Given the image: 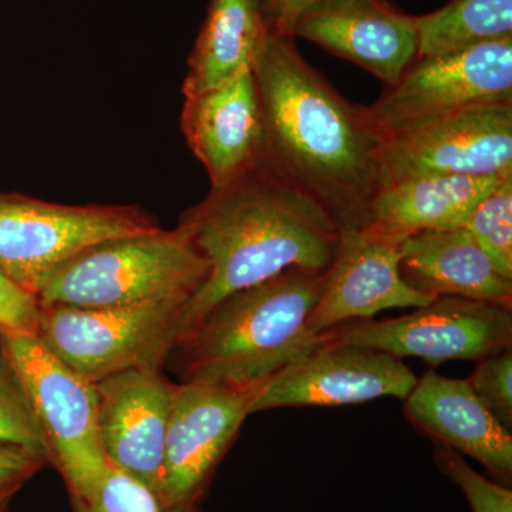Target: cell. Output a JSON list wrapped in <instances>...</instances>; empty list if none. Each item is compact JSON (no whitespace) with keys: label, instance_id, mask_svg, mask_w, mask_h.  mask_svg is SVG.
Here are the masks:
<instances>
[{"label":"cell","instance_id":"cell-21","mask_svg":"<svg viewBox=\"0 0 512 512\" xmlns=\"http://www.w3.org/2000/svg\"><path fill=\"white\" fill-rule=\"evenodd\" d=\"M419 56H439L512 37V0H450L417 16Z\"/></svg>","mask_w":512,"mask_h":512},{"label":"cell","instance_id":"cell-4","mask_svg":"<svg viewBox=\"0 0 512 512\" xmlns=\"http://www.w3.org/2000/svg\"><path fill=\"white\" fill-rule=\"evenodd\" d=\"M210 266L184 229L109 239L57 266L36 293L40 308L97 309L165 299L190 302Z\"/></svg>","mask_w":512,"mask_h":512},{"label":"cell","instance_id":"cell-1","mask_svg":"<svg viewBox=\"0 0 512 512\" xmlns=\"http://www.w3.org/2000/svg\"><path fill=\"white\" fill-rule=\"evenodd\" d=\"M261 103L258 164L311 198L339 228L373 222L383 136L365 106L340 96L295 37L268 33L254 66Z\"/></svg>","mask_w":512,"mask_h":512},{"label":"cell","instance_id":"cell-3","mask_svg":"<svg viewBox=\"0 0 512 512\" xmlns=\"http://www.w3.org/2000/svg\"><path fill=\"white\" fill-rule=\"evenodd\" d=\"M323 281L292 268L225 296L177 339L165 367L180 383L262 386L326 343L308 325Z\"/></svg>","mask_w":512,"mask_h":512},{"label":"cell","instance_id":"cell-30","mask_svg":"<svg viewBox=\"0 0 512 512\" xmlns=\"http://www.w3.org/2000/svg\"><path fill=\"white\" fill-rule=\"evenodd\" d=\"M16 493H3L0 494V512H8L10 501Z\"/></svg>","mask_w":512,"mask_h":512},{"label":"cell","instance_id":"cell-8","mask_svg":"<svg viewBox=\"0 0 512 512\" xmlns=\"http://www.w3.org/2000/svg\"><path fill=\"white\" fill-rule=\"evenodd\" d=\"M505 101H512V37L417 57L367 111L384 138L468 107Z\"/></svg>","mask_w":512,"mask_h":512},{"label":"cell","instance_id":"cell-29","mask_svg":"<svg viewBox=\"0 0 512 512\" xmlns=\"http://www.w3.org/2000/svg\"><path fill=\"white\" fill-rule=\"evenodd\" d=\"M319 0H261L262 13L269 33L292 36L296 20Z\"/></svg>","mask_w":512,"mask_h":512},{"label":"cell","instance_id":"cell-16","mask_svg":"<svg viewBox=\"0 0 512 512\" xmlns=\"http://www.w3.org/2000/svg\"><path fill=\"white\" fill-rule=\"evenodd\" d=\"M181 131L204 165L211 188L224 187L258 164L261 103L252 70L192 96L184 97Z\"/></svg>","mask_w":512,"mask_h":512},{"label":"cell","instance_id":"cell-2","mask_svg":"<svg viewBox=\"0 0 512 512\" xmlns=\"http://www.w3.org/2000/svg\"><path fill=\"white\" fill-rule=\"evenodd\" d=\"M178 227L210 266L207 282L185 308L183 333L225 296L286 269L325 274L340 231L316 202L261 164L211 188L181 214Z\"/></svg>","mask_w":512,"mask_h":512},{"label":"cell","instance_id":"cell-11","mask_svg":"<svg viewBox=\"0 0 512 512\" xmlns=\"http://www.w3.org/2000/svg\"><path fill=\"white\" fill-rule=\"evenodd\" d=\"M383 188L427 175L512 174V101L483 104L384 137Z\"/></svg>","mask_w":512,"mask_h":512},{"label":"cell","instance_id":"cell-13","mask_svg":"<svg viewBox=\"0 0 512 512\" xmlns=\"http://www.w3.org/2000/svg\"><path fill=\"white\" fill-rule=\"evenodd\" d=\"M417 377L403 359L365 346L323 343L262 384L252 414L285 407L346 406L404 400Z\"/></svg>","mask_w":512,"mask_h":512},{"label":"cell","instance_id":"cell-23","mask_svg":"<svg viewBox=\"0 0 512 512\" xmlns=\"http://www.w3.org/2000/svg\"><path fill=\"white\" fill-rule=\"evenodd\" d=\"M464 228L494 265L512 279V175L481 201Z\"/></svg>","mask_w":512,"mask_h":512},{"label":"cell","instance_id":"cell-5","mask_svg":"<svg viewBox=\"0 0 512 512\" xmlns=\"http://www.w3.org/2000/svg\"><path fill=\"white\" fill-rule=\"evenodd\" d=\"M45 436L49 461L73 500L99 493L110 463L101 446L94 383L70 369L36 333L0 332Z\"/></svg>","mask_w":512,"mask_h":512},{"label":"cell","instance_id":"cell-14","mask_svg":"<svg viewBox=\"0 0 512 512\" xmlns=\"http://www.w3.org/2000/svg\"><path fill=\"white\" fill-rule=\"evenodd\" d=\"M101 446L110 466L157 495L175 383L163 367L126 370L94 383Z\"/></svg>","mask_w":512,"mask_h":512},{"label":"cell","instance_id":"cell-17","mask_svg":"<svg viewBox=\"0 0 512 512\" xmlns=\"http://www.w3.org/2000/svg\"><path fill=\"white\" fill-rule=\"evenodd\" d=\"M403 414L431 441L473 457L494 481L511 487V430L478 399L467 379L429 370L403 400Z\"/></svg>","mask_w":512,"mask_h":512},{"label":"cell","instance_id":"cell-12","mask_svg":"<svg viewBox=\"0 0 512 512\" xmlns=\"http://www.w3.org/2000/svg\"><path fill=\"white\" fill-rule=\"evenodd\" d=\"M404 239L377 222L340 228L309 329L323 335L346 323L372 320L387 309L421 308L433 301L400 274Z\"/></svg>","mask_w":512,"mask_h":512},{"label":"cell","instance_id":"cell-24","mask_svg":"<svg viewBox=\"0 0 512 512\" xmlns=\"http://www.w3.org/2000/svg\"><path fill=\"white\" fill-rule=\"evenodd\" d=\"M433 457L441 473L460 487L473 512H512L511 487L483 476L453 448L433 441Z\"/></svg>","mask_w":512,"mask_h":512},{"label":"cell","instance_id":"cell-26","mask_svg":"<svg viewBox=\"0 0 512 512\" xmlns=\"http://www.w3.org/2000/svg\"><path fill=\"white\" fill-rule=\"evenodd\" d=\"M478 365L468 377L473 392L477 394L498 421L512 429V348L478 360Z\"/></svg>","mask_w":512,"mask_h":512},{"label":"cell","instance_id":"cell-7","mask_svg":"<svg viewBox=\"0 0 512 512\" xmlns=\"http://www.w3.org/2000/svg\"><path fill=\"white\" fill-rule=\"evenodd\" d=\"M160 228L138 205H64L0 192V271L36 296L47 276L83 249Z\"/></svg>","mask_w":512,"mask_h":512},{"label":"cell","instance_id":"cell-19","mask_svg":"<svg viewBox=\"0 0 512 512\" xmlns=\"http://www.w3.org/2000/svg\"><path fill=\"white\" fill-rule=\"evenodd\" d=\"M510 175H427L386 185L373 201V222L404 238L464 228Z\"/></svg>","mask_w":512,"mask_h":512},{"label":"cell","instance_id":"cell-25","mask_svg":"<svg viewBox=\"0 0 512 512\" xmlns=\"http://www.w3.org/2000/svg\"><path fill=\"white\" fill-rule=\"evenodd\" d=\"M70 504L73 512H165L150 488L113 466L92 500Z\"/></svg>","mask_w":512,"mask_h":512},{"label":"cell","instance_id":"cell-15","mask_svg":"<svg viewBox=\"0 0 512 512\" xmlns=\"http://www.w3.org/2000/svg\"><path fill=\"white\" fill-rule=\"evenodd\" d=\"M292 36L357 64L384 87L419 56L416 18L387 0H319L296 20Z\"/></svg>","mask_w":512,"mask_h":512},{"label":"cell","instance_id":"cell-10","mask_svg":"<svg viewBox=\"0 0 512 512\" xmlns=\"http://www.w3.org/2000/svg\"><path fill=\"white\" fill-rule=\"evenodd\" d=\"M325 333L326 343L419 357L431 367L456 359L478 362L512 348V308L437 296L399 318L346 323Z\"/></svg>","mask_w":512,"mask_h":512},{"label":"cell","instance_id":"cell-28","mask_svg":"<svg viewBox=\"0 0 512 512\" xmlns=\"http://www.w3.org/2000/svg\"><path fill=\"white\" fill-rule=\"evenodd\" d=\"M46 463L45 457L28 448L0 444V494L18 493L19 488Z\"/></svg>","mask_w":512,"mask_h":512},{"label":"cell","instance_id":"cell-27","mask_svg":"<svg viewBox=\"0 0 512 512\" xmlns=\"http://www.w3.org/2000/svg\"><path fill=\"white\" fill-rule=\"evenodd\" d=\"M39 301L0 271V332L36 333Z\"/></svg>","mask_w":512,"mask_h":512},{"label":"cell","instance_id":"cell-18","mask_svg":"<svg viewBox=\"0 0 512 512\" xmlns=\"http://www.w3.org/2000/svg\"><path fill=\"white\" fill-rule=\"evenodd\" d=\"M400 274L430 296H456L512 308V279L485 254L466 228L404 239Z\"/></svg>","mask_w":512,"mask_h":512},{"label":"cell","instance_id":"cell-9","mask_svg":"<svg viewBox=\"0 0 512 512\" xmlns=\"http://www.w3.org/2000/svg\"><path fill=\"white\" fill-rule=\"evenodd\" d=\"M261 386L175 383L163 476L157 498L165 512H197L215 470L252 414Z\"/></svg>","mask_w":512,"mask_h":512},{"label":"cell","instance_id":"cell-20","mask_svg":"<svg viewBox=\"0 0 512 512\" xmlns=\"http://www.w3.org/2000/svg\"><path fill=\"white\" fill-rule=\"evenodd\" d=\"M268 33L261 0H211L187 60L184 97L252 70Z\"/></svg>","mask_w":512,"mask_h":512},{"label":"cell","instance_id":"cell-6","mask_svg":"<svg viewBox=\"0 0 512 512\" xmlns=\"http://www.w3.org/2000/svg\"><path fill=\"white\" fill-rule=\"evenodd\" d=\"M188 301L165 299L79 309L40 308L36 335L53 355L89 382L141 367H165L183 333Z\"/></svg>","mask_w":512,"mask_h":512},{"label":"cell","instance_id":"cell-22","mask_svg":"<svg viewBox=\"0 0 512 512\" xmlns=\"http://www.w3.org/2000/svg\"><path fill=\"white\" fill-rule=\"evenodd\" d=\"M0 444L28 448L49 461V450L28 390L0 338Z\"/></svg>","mask_w":512,"mask_h":512}]
</instances>
